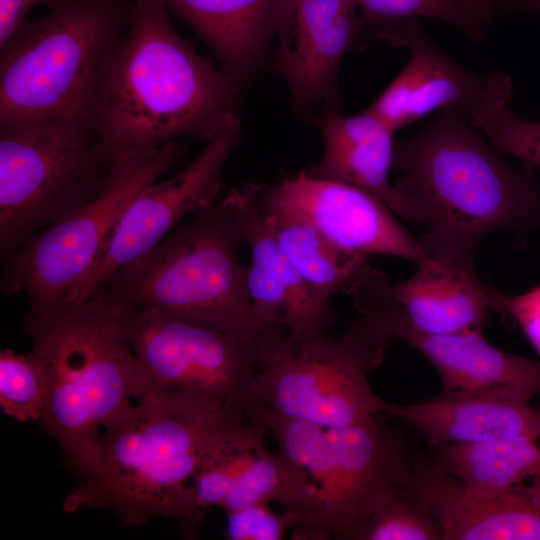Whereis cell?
<instances>
[{"label": "cell", "instance_id": "cell-1", "mask_svg": "<svg viewBox=\"0 0 540 540\" xmlns=\"http://www.w3.org/2000/svg\"><path fill=\"white\" fill-rule=\"evenodd\" d=\"M241 89L177 33L161 0H133L93 124L98 154L206 143L240 118Z\"/></svg>", "mask_w": 540, "mask_h": 540}, {"label": "cell", "instance_id": "cell-2", "mask_svg": "<svg viewBox=\"0 0 540 540\" xmlns=\"http://www.w3.org/2000/svg\"><path fill=\"white\" fill-rule=\"evenodd\" d=\"M455 108L437 111L411 138L394 144L396 186L422 208L424 254L446 268L473 271L482 240L497 231L524 236L540 227V187L534 168H516L475 132Z\"/></svg>", "mask_w": 540, "mask_h": 540}, {"label": "cell", "instance_id": "cell-3", "mask_svg": "<svg viewBox=\"0 0 540 540\" xmlns=\"http://www.w3.org/2000/svg\"><path fill=\"white\" fill-rule=\"evenodd\" d=\"M246 419L191 404L135 400L86 453L63 509L107 510L127 525L167 518L192 538L202 523L191 503L193 476L206 454Z\"/></svg>", "mask_w": 540, "mask_h": 540}, {"label": "cell", "instance_id": "cell-4", "mask_svg": "<svg viewBox=\"0 0 540 540\" xmlns=\"http://www.w3.org/2000/svg\"><path fill=\"white\" fill-rule=\"evenodd\" d=\"M135 309L103 287L83 302L28 311L22 320L48 380L39 426L75 474L104 426L135 401L129 336Z\"/></svg>", "mask_w": 540, "mask_h": 540}, {"label": "cell", "instance_id": "cell-5", "mask_svg": "<svg viewBox=\"0 0 540 540\" xmlns=\"http://www.w3.org/2000/svg\"><path fill=\"white\" fill-rule=\"evenodd\" d=\"M133 0H60L0 50V126L93 124Z\"/></svg>", "mask_w": 540, "mask_h": 540}, {"label": "cell", "instance_id": "cell-6", "mask_svg": "<svg viewBox=\"0 0 540 540\" xmlns=\"http://www.w3.org/2000/svg\"><path fill=\"white\" fill-rule=\"evenodd\" d=\"M151 250L118 270L105 287L139 308L256 343L269 326L254 311L240 264L239 219L223 196Z\"/></svg>", "mask_w": 540, "mask_h": 540}, {"label": "cell", "instance_id": "cell-7", "mask_svg": "<svg viewBox=\"0 0 540 540\" xmlns=\"http://www.w3.org/2000/svg\"><path fill=\"white\" fill-rule=\"evenodd\" d=\"M253 415L314 487L315 514L304 540H358L372 515L410 488L414 463L401 433L381 414L338 428L284 418L260 406Z\"/></svg>", "mask_w": 540, "mask_h": 540}, {"label": "cell", "instance_id": "cell-8", "mask_svg": "<svg viewBox=\"0 0 540 540\" xmlns=\"http://www.w3.org/2000/svg\"><path fill=\"white\" fill-rule=\"evenodd\" d=\"M392 340L362 316L336 336L308 340L291 337L285 327L271 328L255 343L256 407L323 428L383 414L389 402L376 395L368 376L380 366Z\"/></svg>", "mask_w": 540, "mask_h": 540}, {"label": "cell", "instance_id": "cell-9", "mask_svg": "<svg viewBox=\"0 0 540 540\" xmlns=\"http://www.w3.org/2000/svg\"><path fill=\"white\" fill-rule=\"evenodd\" d=\"M112 162L89 127L62 122L0 126V256L94 199Z\"/></svg>", "mask_w": 540, "mask_h": 540}, {"label": "cell", "instance_id": "cell-10", "mask_svg": "<svg viewBox=\"0 0 540 540\" xmlns=\"http://www.w3.org/2000/svg\"><path fill=\"white\" fill-rule=\"evenodd\" d=\"M129 336L134 400L185 403L244 418L256 408L255 343L139 307L130 318Z\"/></svg>", "mask_w": 540, "mask_h": 540}, {"label": "cell", "instance_id": "cell-11", "mask_svg": "<svg viewBox=\"0 0 540 540\" xmlns=\"http://www.w3.org/2000/svg\"><path fill=\"white\" fill-rule=\"evenodd\" d=\"M185 147L172 141L115 157L94 199L32 236L4 262L1 290L24 293L31 312L63 303L98 259L130 202L168 171Z\"/></svg>", "mask_w": 540, "mask_h": 540}, {"label": "cell", "instance_id": "cell-12", "mask_svg": "<svg viewBox=\"0 0 540 540\" xmlns=\"http://www.w3.org/2000/svg\"><path fill=\"white\" fill-rule=\"evenodd\" d=\"M241 139L237 118L212 139L179 173L144 188L130 202L105 248L64 302H83L107 285L122 267L160 241L186 215L197 213L221 197L222 172Z\"/></svg>", "mask_w": 540, "mask_h": 540}, {"label": "cell", "instance_id": "cell-13", "mask_svg": "<svg viewBox=\"0 0 540 540\" xmlns=\"http://www.w3.org/2000/svg\"><path fill=\"white\" fill-rule=\"evenodd\" d=\"M388 43L409 47L411 57L367 110L392 131L446 107L457 109L475 128H483L497 111L510 105L513 84L508 74L479 75L462 67L431 41L416 18L400 24Z\"/></svg>", "mask_w": 540, "mask_h": 540}, {"label": "cell", "instance_id": "cell-14", "mask_svg": "<svg viewBox=\"0 0 540 540\" xmlns=\"http://www.w3.org/2000/svg\"><path fill=\"white\" fill-rule=\"evenodd\" d=\"M353 303L360 316L393 340L410 345L433 364L442 383L439 395L529 401L540 393V361L493 346L483 331L428 334L368 294H359Z\"/></svg>", "mask_w": 540, "mask_h": 540}, {"label": "cell", "instance_id": "cell-15", "mask_svg": "<svg viewBox=\"0 0 540 540\" xmlns=\"http://www.w3.org/2000/svg\"><path fill=\"white\" fill-rule=\"evenodd\" d=\"M273 67L286 81L295 112L339 109L338 76L346 53L371 35L354 0H293L279 32Z\"/></svg>", "mask_w": 540, "mask_h": 540}, {"label": "cell", "instance_id": "cell-16", "mask_svg": "<svg viewBox=\"0 0 540 540\" xmlns=\"http://www.w3.org/2000/svg\"><path fill=\"white\" fill-rule=\"evenodd\" d=\"M258 197L303 217L346 250L396 256L416 266L428 259L394 212L359 187L315 178L303 169L274 185H260Z\"/></svg>", "mask_w": 540, "mask_h": 540}, {"label": "cell", "instance_id": "cell-17", "mask_svg": "<svg viewBox=\"0 0 540 540\" xmlns=\"http://www.w3.org/2000/svg\"><path fill=\"white\" fill-rule=\"evenodd\" d=\"M260 185L246 183L223 196L250 250L246 286L254 311L267 325L285 327L298 340L327 335L337 322L330 299L310 285L283 252L259 208Z\"/></svg>", "mask_w": 540, "mask_h": 540}, {"label": "cell", "instance_id": "cell-18", "mask_svg": "<svg viewBox=\"0 0 540 540\" xmlns=\"http://www.w3.org/2000/svg\"><path fill=\"white\" fill-rule=\"evenodd\" d=\"M355 287L417 330L436 335L483 331L489 315L500 314L504 294L475 270H452L430 258L401 282H392L381 270L369 268Z\"/></svg>", "mask_w": 540, "mask_h": 540}, {"label": "cell", "instance_id": "cell-19", "mask_svg": "<svg viewBox=\"0 0 540 540\" xmlns=\"http://www.w3.org/2000/svg\"><path fill=\"white\" fill-rule=\"evenodd\" d=\"M409 490L435 515L443 540H540V476L478 499L431 464L414 463Z\"/></svg>", "mask_w": 540, "mask_h": 540}, {"label": "cell", "instance_id": "cell-20", "mask_svg": "<svg viewBox=\"0 0 540 540\" xmlns=\"http://www.w3.org/2000/svg\"><path fill=\"white\" fill-rule=\"evenodd\" d=\"M317 124L323 139V155L320 161L304 169L307 174L359 187L402 218L426 222L419 204L390 182L394 131L367 109L344 116L340 110L325 108Z\"/></svg>", "mask_w": 540, "mask_h": 540}, {"label": "cell", "instance_id": "cell-21", "mask_svg": "<svg viewBox=\"0 0 540 540\" xmlns=\"http://www.w3.org/2000/svg\"><path fill=\"white\" fill-rule=\"evenodd\" d=\"M211 49L242 88L263 67L293 0H161Z\"/></svg>", "mask_w": 540, "mask_h": 540}, {"label": "cell", "instance_id": "cell-22", "mask_svg": "<svg viewBox=\"0 0 540 540\" xmlns=\"http://www.w3.org/2000/svg\"><path fill=\"white\" fill-rule=\"evenodd\" d=\"M385 414L411 424L432 447L540 433V409L512 398L438 395L411 405L389 402Z\"/></svg>", "mask_w": 540, "mask_h": 540}, {"label": "cell", "instance_id": "cell-23", "mask_svg": "<svg viewBox=\"0 0 540 540\" xmlns=\"http://www.w3.org/2000/svg\"><path fill=\"white\" fill-rule=\"evenodd\" d=\"M433 448V468L474 498L492 497L540 476V433Z\"/></svg>", "mask_w": 540, "mask_h": 540}, {"label": "cell", "instance_id": "cell-24", "mask_svg": "<svg viewBox=\"0 0 540 540\" xmlns=\"http://www.w3.org/2000/svg\"><path fill=\"white\" fill-rule=\"evenodd\" d=\"M258 205L289 261L327 298L349 293L370 268V255L340 247L296 213L259 197Z\"/></svg>", "mask_w": 540, "mask_h": 540}, {"label": "cell", "instance_id": "cell-25", "mask_svg": "<svg viewBox=\"0 0 540 540\" xmlns=\"http://www.w3.org/2000/svg\"><path fill=\"white\" fill-rule=\"evenodd\" d=\"M314 487L306 471L287 456L262 445L239 474L221 506L225 514L254 504L275 502L298 514L300 525L292 538L303 540L315 514Z\"/></svg>", "mask_w": 540, "mask_h": 540}, {"label": "cell", "instance_id": "cell-26", "mask_svg": "<svg viewBox=\"0 0 540 540\" xmlns=\"http://www.w3.org/2000/svg\"><path fill=\"white\" fill-rule=\"evenodd\" d=\"M266 433L265 425L251 415L203 458L190 485L192 507L201 522L211 508H221L239 474L264 445Z\"/></svg>", "mask_w": 540, "mask_h": 540}, {"label": "cell", "instance_id": "cell-27", "mask_svg": "<svg viewBox=\"0 0 540 540\" xmlns=\"http://www.w3.org/2000/svg\"><path fill=\"white\" fill-rule=\"evenodd\" d=\"M371 35L388 42L403 22L419 16L448 22L470 38L480 40L485 28L479 25L459 0H354Z\"/></svg>", "mask_w": 540, "mask_h": 540}, {"label": "cell", "instance_id": "cell-28", "mask_svg": "<svg viewBox=\"0 0 540 540\" xmlns=\"http://www.w3.org/2000/svg\"><path fill=\"white\" fill-rule=\"evenodd\" d=\"M48 399V380L36 355L0 351V406L5 415L18 422L41 419Z\"/></svg>", "mask_w": 540, "mask_h": 540}, {"label": "cell", "instance_id": "cell-29", "mask_svg": "<svg viewBox=\"0 0 540 540\" xmlns=\"http://www.w3.org/2000/svg\"><path fill=\"white\" fill-rule=\"evenodd\" d=\"M443 537L435 515L408 490L381 506L358 540H443Z\"/></svg>", "mask_w": 540, "mask_h": 540}, {"label": "cell", "instance_id": "cell-30", "mask_svg": "<svg viewBox=\"0 0 540 540\" xmlns=\"http://www.w3.org/2000/svg\"><path fill=\"white\" fill-rule=\"evenodd\" d=\"M483 128L489 144L497 151L540 169V122L519 118L507 105L497 111Z\"/></svg>", "mask_w": 540, "mask_h": 540}, {"label": "cell", "instance_id": "cell-31", "mask_svg": "<svg viewBox=\"0 0 540 540\" xmlns=\"http://www.w3.org/2000/svg\"><path fill=\"white\" fill-rule=\"evenodd\" d=\"M224 536L229 540H281L296 529L298 514L274 511L270 504H254L226 514Z\"/></svg>", "mask_w": 540, "mask_h": 540}, {"label": "cell", "instance_id": "cell-32", "mask_svg": "<svg viewBox=\"0 0 540 540\" xmlns=\"http://www.w3.org/2000/svg\"><path fill=\"white\" fill-rule=\"evenodd\" d=\"M500 315L517 324L540 354V285L518 294H503Z\"/></svg>", "mask_w": 540, "mask_h": 540}, {"label": "cell", "instance_id": "cell-33", "mask_svg": "<svg viewBox=\"0 0 540 540\" xmlns=\"http://www.w3.org/2000/svg\"><path fill=\"white\" fill-rule=\"evenodd\" d=\"M60 0H0V50L5 48L28 21V13L37 5L48 8Z\"/></svg>", "mask_w": 540, "mask_h": 540}, {"label": "cell", "instance_id": "cell-34", "mask_svg": "<svg viewBox=\"0 0 540 540\" xmlns=\"http://www.w3.org/2000/svg\"><path fill=\"white\" fill-rule=\"evenodd\" d=\"M470 16L486 28L496 12V0H459Z\"/></svg>", "mask_w": 540, "mask_h": 540}, {"label": "cell", "instance_id": "cell-35", "mask_svg": "<svg viewBox=\"0 0 540 540\" xmlns=\"http://www.w3.org/2000/svg\"><path fill=\"white\" fill-rule=\"evenodd\" d=\"M523 8L535 13L540 11V0H496V11Z\"/></svg>", "mask_w": 540, "mask_h": 540}]
</instances>
